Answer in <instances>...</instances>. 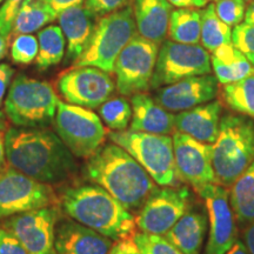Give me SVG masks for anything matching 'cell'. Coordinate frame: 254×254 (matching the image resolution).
I'll list each match as a JSON object with an SVG mask.
<instances>
[{
  "label": "cell",
  "mask_w": 254,
  "mask_h": 254,
  "mask_svg": "<svg viewBox=\"0 0 254 254\" xmlns=\"http://www.w3.org/2000/svg\"><path fill=\"white\" fill-rule=\"evenodd\" d=\"M9 166L45 184H60L77 172L74 155L46 127H9L5 133Z\"/></svg>",
  "instance_id": "cell-1"
},
{
  "label": "cell",
  "mask_w": 254,
  "mask_h": 254,
  "mask_svg": "<svg viewBox=\"0 0 254 254\" xmlns=\"http://www.w3.org/2000/svg\"><path fill=\"white\" fill-rule=\"evenodd\" d=\"M85 172L129 212L139 211L159 187L145 168L114 142L101 146L87 159Z\"/></svg>",
  "instance_id": "cell-2"
},
{
  "label": "cell",
  "mask_w": 254,
  "mask_h": 254,
  "mask_svg": "<svg viewBox=\"0 0 254 254\" xmlns=\"http://www.w3.org/2000/svg\"><path fill=\"white\" fill-rule=\"evenodd\" d=\"M59 201L69 218L113 241L134 236V215L97 184L66 187Z\"/></svg>",
  "instance_id": "cell-3"
},
{
  "label": "cell",
  "mask_w": 254,
  "mask_h": 254,
  "mask_svg": "<svg viewBox=\"0 0 254 254\" xmlns=\"http://www.w3.org/2000/svg\"><path fill=\"white\" fill-rule=\"evenodd\" d=\"M212 146L215 184L228 189L254 161V120L231 113L221 116Z\"/></svg>",
  "instance_id": "cell-4"
},
{
  "label": "cell",
  "mask_w": 254,
  "mask_h": 254,
  "mask_svg": "<svg viewBox=\"0 0 254 254\" xmlns=\"http://www.w3.org/2000/svg\"><path fill=\"white\" fill-rule=\"evenodd\" d=\"M110 140L123 147L145 168L158 186L182 185L174 159L173 139L133 129L109 132Z\"/></svg>",
  "instance_id": "cell-5"
},
{
  "label": "cell",
  "mask_w": 254,
  "mask_h": 254,
  "mask_svg": "<svg viewBox=\"0 0 254 254\" xmlns=\"http://www.w3.org/2000/svg\"><path fill=\"white\" fill-rule=\"evenodd\" d=\"M58 101L50 82L18 74L6 95L5 114L17 127H46L55 122Z\"/></svg>",
  "instance_id": "cell-6"
},
{
  "label": "cell",
  "mask_w": 254,
  "mask_h": 254,
  "mask_svg": "<svg viewBox=\"0 0 254 254\" xmlns=\"http://www.w3.org/2000/svg\"><path fill=\"white\" fill-rule=\"evenodd\" d=\"M132 4L98 19L86 49L73 66H94L113 73L114 64L127 44L136 34Z\"/></svg>",
  "instance_id": "cell-7"
},
{
  "label": "cell",
  "mask_w": 254,
  "mask_h": 254,
  "mask_svg": "<svg viewBox=\"0 0 254 254\" xmlns=\"http://www.w3.org/2000/svg\"><path fill=\"white\" fill-rule=\"evenodd\" d=\"M56 132L66 147L77 158L88 159L103 146L106 139L100 117L86 107L58 101L55 117Z\"/></svg>",
  "instance_id": "cell-8"
},
{
  "label": "cell",
  "mask_w": 254,
  "mask_h": 254,
  "mask_svg": "<svg viewBox=\"0 0 254 254\" xmlns=\"http://www.w3.org/2000/svg\"><path fill=\"white\" fill-rule=\"evenodd\" d=\"M211 56L201 45L164 40L158 52L151 88L158 90L184 79L211 74Z\"/></svg>",
  "instance_id": "cell-9"
},
{
  "label": "cell",
  "mask_w": 254,
  "mask_h": 254,
  "mask_svg": "<svg viewBox=\"0 0 254 254\" xmlns=\"http://www.w3.org/2000/svg\"><path fill=\"white\" fill-rule=\"evenodd\" d=\"M159 45L154 41L136 36L120 52L114 64L116 87L122 95L146 92L151 88Z\"/></svg>",
  "instance_id": "cell-10"
},
{
  "label": "cell",
  "mask_w": 254,
  "mask_h": 254,
  "mask_svg": "<svg viewBox=\"0 0 254 254\" xmlns=\"http://www.w3.org/2000/svg\"><path fill=\"white\" fill-rule=\"evenodd\" d=\"M57 202L50 184L38 182L11 166L0 173V219L51 207Z\"/></svg>",
  "instance_id": "cell-11"
},
{
  "label": "cell",
  "mask_w": 254,
  "mask_h": 254,
  "mask_svg": "<svg viewBox=\"0 0 254 254\" xmlns=\"http://www.w3.org/2000/svg\"><path fill=\"white\" fill-rule=\"evenodd\" d=\"M57 90L66 103L98 109L116 90L110 73L94 66H72L59 74Z\"/></svg>",
  "instance_id": "cell-12"
},
{
  "label": "cell",
  "mask_w": 254,
  "mask_h": 254,
  "mask_svg": "<svg viewBox=\"0 0 254 254\" xmlns=\"http://www.w3.org/2000/svg\"><path fill=\"white\" fill-rule=\"evenodd\" d=\"M192 204V193L185 185L161 186L146 200L135 217L140 232L165 236L186 213Z\"/></svg>",
  "instance_id": "cell-13"
},
{
  "label": "cell",
  "mask_w": 254,
  "mask_h": 254,
  "mask_svg": "<svg viewBox=\"0 0 254 254\" xmlns=\"http://www.w3.org/2000/svg\"><path fill=\"white\" fill-rule=\"evenodd\" d=\"M208 218L207 243L201 254H226L238 240L237 219L230 204V192L218 184H208L199 190Z\"/></svg>",
  "instance_id": "cell-14"
},
{
  "label": "cell",
  "mask_w": 254,
  "mask_h": 254,
  "mask_svg": "<svg viewBox=\"0 0 254 254\" xmlns=\"http://www.w3.org/2000/svg\"><path fill=\"white\" fill-rule=\"evenodd\" d=\"M56 206L15 214L2 222L30 254H57L55 234L57 222Z\"/></svg>",
  "instance_id": "cell-15"
},
{
  "label": "cell",
  "mask_w": 254,
  "mask_h": 254,
  "mask_svg": "<svg viewBox=\"0 0 254 254\" xmlns=\"http://www.w3.org/2000/svg\"><path fill=\"white\" fill-rule=\"evenodd\" d=\"M173 150L178 176L195 192L208 184H215L211 144L201 142L185 133L174 131Z\"/></svg>",
  "instance_id": "cell-16"
},
{
  "label": "cell",
  "mask_w": 254,
  "mask_h": 254,
  "mask_svg": "<svg viewBox=\"0 0 254 254\" xmlns=\"http://www.w3.org/2000/svg\"><path fill=\"white\" fill-rule=\"evenodd\" d=\"M218 84L214 75H196L158 88L153 98L170 112H183L213 100L218 93Z\"/></svg>",
  "instance_id": "cell-17"
},
{
  "label": "cell",
  "mask_w": 254,
  "mask_h": 254,
  "mask_svg": "<svg viewBox=\"0 0 254 254\" xmlns=\"http://www.w3.org/2000/svg\"><path fill=\"white\" fill-rule=\"evenodd\" d=\"M113 240L77 221H63L57 226V254H107Z\"/></svg>",
  "instance_id": "cell-18"
},
{
  "label": "cell",
  "mask_w": 254,
  "mask_h": 254,
  "mask_svg": "<svg viewBox=\"0 0 254 254\" xmlns=\"http://www.w3.org/2000/svg\"><path fill=\"white\" fill-rule=\"evenodd\" d=\"M97 15L84 5L65 9L57 18L66 39L65 63H74L90 43L97 24Z\"/></svg>",
  "instance_id": "cell-19"
},
{
  "label": "cell",
  "mask_w": 254,
  "mask_h": 254,
  "mask_svg": "<svg viewBox=\"0 0 254 254\" xmlns=\"http://www.w3.org/2000/svg\"><path fill=\"white\" fill-rule=\"evenodd\" d=\"M222 106L220 101H208L176 114V131L196 140L213 145L220 127Z\"/></svg>",
  "instance_id": "cell-20"
},
{
  "label": "cell",
  "mask_w": 254,
  "mask_h": 254,
  "mask_svg": "<svg viewBox=\"0 0 254 254\" xmlns=\"http://www.w3.org/2000/svg\"><path fill=\"white\" fill-rule=\"evenodd\" d=\"M132 120L129 128L153 134H173L176 131V114L165 110L146 92L131 98Z\"/></svg>",
  "instance_id": "cell-21"
},
{
  "label": "cell",
  "mask_w": 254,
  "mask_h": 254,
  "mask_svg": "<svg viewBox=\"0 0 254 254\" xmlns=\"http://www.w3.org/2000/svg\"><path fill=\"white\" fill-rule=\"evenodd\" d=\"M136 31L139 36L158 45L166 38L172 6L168 0H133Z\"/></svg>",
  "instance_id": "cell-22"
},
{
  "label": "cell",
  "mask_w": 254,
  "mask_h": 254,
  "mask_svg": "<svg viewBox=\"0 0 254 254\" xmlns=\"http://www.w3.org/2000/svg\"><path fill=\"white\" fill-rule=\"evenodd\" d=\"M207 231L206 212L201 208H190L164 237L184 254H201Z\"/></svg>",
  "instance_id": "cell-23"
},
{
  "label": "cell",
  "mask_w": 254,
  "mask_h": 254,
  "mask_svg": "<svg viewBox=\"0 0 254 254\" xmlns=\"http://www.w3.org/2000/svg\"><path fill=\"white\" fill-rule=\"evenodd\" d=\"M230 204L241 228L254 221V161L231 186Z\"/></svg>",
  "instance_id": "cell-24"
},
{
  "label": "cell",
  "mask_w": 254,
  "mask_h": 254,
  "mask_svg": "<svg viewBox=\"0 0 254 254\" xmlns=\"http://www.w3.org/2000/svg\"><path fill=\"white\" fill-rule=\"evenodd\" d=\"M56 19V14L41 0H24L14 19L8 41L20 34H31L40 31Z\"/></svg>",
  "instance_id": "cell-25"
},
{
  "label": "cell",
  "mask_w": 254,
  "mask_h": 254,
  "mask_svg": "<svg viewBox=\"0 0 254 254\" xmlns=\"http://www.w3.org/2000/svg\"><path fill=\"white\" fill-rule=\"evenodd\" d=\"M38 56L36 65L40 71H45L63 62L65 56L66 39L62 28L57 25L45 26L38 33Z\"/></svg>",
  "instance_id": "cell-26"
},
{
  "label": "cell",
  "mask_w": 254,
  "mask_h": 254,
  "mask_svg": "<svg viewBox=\"0 0 254 254\" xmlns=\"http://www.w3.org/2000/svg\"><path fill=\"white\" fill-rule=\"evenodd\" d=\"M171 40L195 45L201 36V12L195 8H178L172 11L168 27Z\"/></svg>",
  "instance_id": "cell-27"
},
{
  "label": "cell",
  "mask_w": 254,
  "mask_h": 254,
  "mask_svg": "<svg viewBox=\"0 0 254 254\" xmlns=\"http://www.w3.org/2000/svg\"><path fill=\"white\" fill-rule=\"evenodd\" d=\"M220 95L228 109L254 120V73L239 81L222 85Z\"/></svg>",
  "instance_id": "cell-28"
},
{
  "label": "cell",
  "mask_w": 254,
  "mask_h": 254,
  "mask_svg": "<svg viewBox=\"0 0 254 254\" xmlns=\"http://www.w3.org/2000/svg\"><path fill=\"white\" fill-rule=\"evenodd\" d=\"M201 46L213 52L222 45L232 44V28L215 13L214 4H207L201 11Z\"/></svg>",
  "instance_id": "cell-29"
},
{
  "label": "cell",
  "mask_w": 254,
  "mask_h": 254,
  "mask_svg": "<svg viewBox=\"0 0 254 254\" xmlns=\"http://www.w3.org/2000/svg\"><path fill=\"white\" fill-rule=\"evenodd\" d=\"M99 116L110 129L124 131L132 120V106L124 97L110 98L99 106Z\"/></svg>",
  "instance_id": "cell-30"
},
{
  "label": "cell",
  "mask_w": 254,
  "mask_h": 254,
  "mask_svg": "<svg viewBox=\"0 0 254 254\" xmlns=\"http://www.w3.org/2000/svg\"><path fill=\"white\" fill-rule=\"evenodd\" d=\"M211 65L215 78L221 85L239 81L254 73V66L243 53L236 62L232 64H224L211 56Z\"/></svg>",
  "instance_id": "cell-31"
},
{
  "label": "cell",
  "mask_w": 254,
  "mask_h": 254,
  "mask_svg": "<svg viewBox=\"0 0 254 254\" xmlns=\"http://www.w3.org/2000/svg\"><path fill=\"white\" fill-rule=\"evenodd\" d=\"M136 247L141 254H184L164 236L138 232L133 236Z\"/></svg>",
  "instance_id": "cell-32"
},
{
  "label": "cell",
  "mask_w": 254,
  "mask_h": 254,
  "mask_svg": "<svg viewBox=\"0 0 254 254\" xmlns=\"http://www.w3.org/2000/svg\"><path fill=\"white\" fill-rule=\"evenodd\" d=\"M39 50L38 38L32 34H20L11 44V59L19 65H30L36 62Z\"/></svg>",
  "instance_id": "cell-33"
},
{
  "label": "cell",
  "mask_w": 254,
  "mask_h": 254,
  "mask_svg": "<svg viewBox=\"0 0 254 254\" xmlns=\"http://www.w3.org/2000/svg\"><path fill=\"white\" fill-rule=\"evenodd\" d=\"M214 8L219 19L231 27H236L245 19V0H217Z\"/></svg>",
  "instance_id": "cell-34"
},
{
  "label": "cell",
  "mask_w": 254,
  "mask_h": 254,
  "mask_svg": "<svg viewBox=\"0 0 254 254\" xmlns=\"http://www.w3.org/2000/svg\"><path fill=\"white\" fill-rule=\"evenodd\" d=\"M232 44L254 66V25L241 23L232 30Z\"/></svg>",
  "instance_id": "cell-35"
},
{
  "label": "cell",
  "mask_w": 254,
  "mask_h": 254,
  "mask_svg": "<svg viewBox=\"0 0 254 254\" xmlns=\"http://www.w3.org/2000/svg\"><path fill=\"white\" fill-rule=\"evenodd\" d=\"M24 0H5L0 6V33L8 40L14 19ZM9 43V41H8Z\"/></svg>",
  "instance_id": "cell-36"
},
{
  "label": "cell",
  "mask_w": 254,
  "mask_h": 254,
  "mask_svg": "<svg viewBox=\"0 0 254 254\" xmlns=\"http://www.w3.org/2000/svg\"><path fill=\"white\" fill-rule=\"evenodd\" d=\"M132 0H85L84 6L98 18L119 11L131 5Z\"/></svg>",
  "instance_id": "cell-37"
},
{
  "label": "cell",
  "mask_w": 254,
  "mask_h": 254,
  "mask_svg": "<svg viewBox=\"0 0 254 254\" xmlns=\"http://www.w3.org/2000/svg\"><path fill=\"white\" fill-rule=\"evenodd\" d=\"M0 254H30L23 244L0 225Z\"/></svg>",
  "instance_id": "cell-38"
},
{
  "label": "cell",
  "mask_w": 254,
  "mask_h": 254,
  "mask_svg": "<svg viewBox=\"0 0 254 254\" xmlns=\"http://www.w3.org/2000/svg\"><path fill=\"white\" fill-rule=\"evenodd\" d=\"M107 254H141L140 251L136 247L133 237L125 238V239L118 240L111 247L110 252Z\"/></svg>",
  "instance_id": "cell-39"
},
{
  "label": "cell",
  "mask_w": 254,
  "mask_h": 254,
  "mask_svg": "<svg viewBox=\"0 0 254 254\" xmlns=\"http://www.w3.org/2000/svg\"><path fill=\"white\" fill-rule=\"evenodd\" d=\"M14 75V69L7 64H0V106L4 101L6 91Z\"/></svg>",
  "instance_id": "cell-40"
},
{
  "label": "cell",
  "mask_w": 254,
  "mask_h": 254,
  "mask_svg": "<svg viewBox=\"0 0 254 254\" xmlns=\"http://www.w3.org/2000/svg\"><path fill=\"white\" fill-rule=\"evenodd\" d=\"M51 8V11L56 14V17L58 18V15L65 9L71 8L73 6L81 5L85 0H41Z\"/></svg>",
  "instance_id": "cell-41"
},
{
  "label": "cell",
  "mask_w": 254,
  "mask_h": 254,
  "mask_svg": "<svg viewBox=\"0 0 254 254\" xmlns=\"http://www.w3.org/2000/svg\"><path fill=\"white\" fill-rule=\"evenodd\" d=\"M243 244L245 245L247 252L254 254V221L243 228Z\"/></svg>",
  "instance_id": "cell-42"
},
{
  "label": "cell",
  "mask_w": 254,
  "mask_h": 254,
  "mask_svg": "<svg viewBox=\"0 0 254 254\" xmlns=\"http://www.w3.org/2000/svg\"><path fill=\"white\" fill-rule=\"evenodd\" d=\"M168 1L178 8H200L205 7L208 0H168Z\"/></svg>",
  "instance_id": "cell-43"
},
{
  "label": "cell",
  "mask_w": 254,
  "mask_h": 254,
  "mask_svg": "<svg viewBox=\"0 0 254 254\" xmlns=\"http://www.w3.org/2000/svg\"><path fill=\"white\" fill-rule=\"evenodd\" d=\"M7 168V159H6V146H5V133L0 131V173Z\"/></svg>",
  "instance_id": "cell-44"
},
{
  "label": "cell",
  "mask_w": 254,
  "mask_h": 254,
  "mask_svg": "<svg viewBox=\"0 0 254 254\" xmlns=\"http://www.w3.org/2000/svg\"><path fill=\"white\" fill-rule=\"evenodd\" d=\"M226 254H250L247 252L245 245L243 244L241 240H237L236 244L231 247V250L228 251Z\"/></svg>",
  "instance_id": "cell-45"
},
{
  "label": "cell",
  "mask_w": 254,
  "mask_h": 254,
  "mask_svg": "<svg viewBox=\"0 0 254 254\" xmlns=\"http://www.w3.org/2000/svg\"><path fill=\"white\" fill-rule=\"evenodd\" d=\"M245 23L254 25V1H250V4L246 6L245 12Z\"/></svg>",
  "instance_id": "cell-46"
},
{
  "label": "cell",
  "mask_w": 254,
  "mask_h": 254,
  "mask_svg": "<svg viewBox=\"0 0 254 254\" xmlns=\"http://www.w3.org/2000/svg\"><path fill=\"white\" fill-rule=\"evenodd\" d=\"M7 45H8V40L0 33V60L4 59V57L6 56V52H7Z\"/></svg>",
  "instance_id": "cell-47"
},
{
  "label": "cell",
  "mask_w": 254,
  "mask_h": 254,
  "mask_svg": "<svg viewBox=\"0 0 254 254\" xmlns=\"http://www.w3.org/2000/svg\"><path fill=\"white\" fill-rule=\"evenodd\" d=\"M0 131H7V117L0 110Z\"/></svg>",
  "instance_id": "cell-48"
},
{
  "label": "cell",
  "mask_w": 254,
  "mask_h": 254,
  "mask_svg": "<svg viewBox=\"0 0 254 254\" xmlns=\"http://www.w3.org/2000/svg\"><path fill=\"white\" fill-rule=\"evenodd\" d=\"M245 1H254V0H245Z\"/></svg>",
  "instance_id": "cell-49"
},
{
  "label": "cell",
  "mask_w": 254,
  "mask_h": 254,
  "mask_svg": "<svg viewBox=\"0 0 254 254\" xmlns=\"http://www.w3.org/2000/svg\"><path fill=\"white\" fill-rule=\"evenodd\" d=\"M2 1H4V0H0V2H2Z\"/></svg>",
  "instance_id": "cell-50"
},
{
  "label": "cell",
  "mask_w": 254,
  "mask_h": 254,
  "mask_svg": "<svg viewBox=\"0 0 254 254\" xmlns=\"http://www.w3.org/2000/svg\"><path fill=\"white\" fill-rule=\"evenodd\" d=\"M215 1H217V0H215Z\"/></svg>",
  "instance_id": "cell-51"
}]
</instances>
